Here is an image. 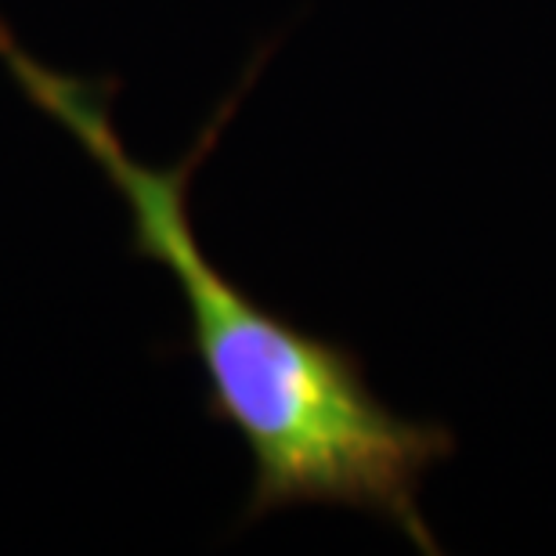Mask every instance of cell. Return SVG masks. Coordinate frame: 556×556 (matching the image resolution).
Listing matches in <instances>:
<instances>
[{
  "instance_id": "6da1fadb",
  "label": "cell",
  "mask_w": 556,
  "mask_h": 556,
  "mask_svg": "<svg viewBox=\"0 0 556 556\" xmlns=\"http://www.w3.org/2000/svg\"><path fill=\"white\" fill-rule=\"evenodd\" d=\"M0 62L43 116L91 155L130 217V253L174 275L188 318V348L203 365L206 416L242 438L253 463L242 520L278 509L340 506L397 528L419 553H441L422 517L427 473L455 452L448 427L394 413L372 391L348 343L300 329L210 261L192 220V181L236 119L264 59L214 109L192 149L152 166L124 144L116 80L51 70L0 18Z\"/></svg>"
}]
</instances>
